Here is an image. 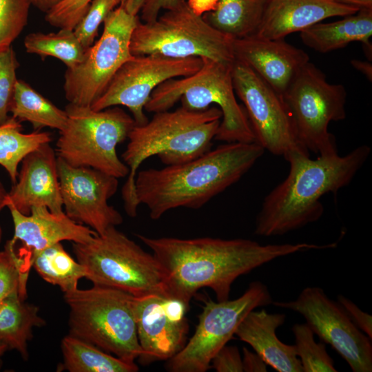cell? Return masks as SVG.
Masks as SVG:
<instances>
[{"instance_id": "5bb4252c", "label": "cell", "mask_w": 372, "mask_h": 372, "mask_svg": "<svg viewBox=\"0 0 372 372\" xmlns=\"http://www.w3.org/2000/svg\"><path fill=\"white\" fill-rule=\"evenodd\" d=\"M274 306L300 313L313 332L331 347L353 372L372 371L371 340L350 320L340 304L319 287L303 289L292 301L272 302Z\"/></svg>"}, {"instance_id": "9c48e42d", "label": "cell", "mask_w": 372, "mask_h": 372, "mask_svg": "<svg viewBox=\"0 0 372 372\" xmlns=\"http://www.w3.org/2000/svg\"><path fill=\"white\" fill-rule=\"evenodd\" d=\"M234 39L209 25L185 0L152 22H141L130 41L133 56L159 54L172 59L207 58L233 64Z\"/></svg>"}, {"instance_id": "d4e9b609", "label": "cell", "mask_w": 372, "mask_h": 372, "mask_svg": "<svg viewBox=\"0 0 372 372\" xmlns=\"http://www.w3.org/2000/svg\"><path fill=\"white\" fill-rule=\"evenodd\" d=\"M267 0H218L202 14L218 31L232 39L254 35L261 23Z\"/></svg>"}, {"instance_id": "d590c367", "label": "cell", "mask_w": 372, "mask_h": 372, "mask_svg": "<svg viewBox=\"0 0 372 372\" xmlns=\"http://www.w3.org/2000/svg\"><path fill=\"white\" fill-rule=\"evenodd\" d=\"M92 0H63L45 12V19L59 29L74 30Z\"/></svg>"}, {"instance_id": "4316f807", "label": "cell", "mask_w": 372, "mask_h": 372, "mask_svg": "<svg viewBox=\"0 0 372 372\" xmlns=\"http://www.w3.org/2000/svg\"><path fill=\"white\" fill-rule=\"evenodd\" d=\"M10 112L20 122L30 123L34 130L50 127L61 131L67 123L65 110L33 89L26 82L17 79Z\"/></svg>"}, {"instance_id": "ee69618b", "label": "cell", "mask_w": 372, "mask_h": 372, "mask_svg": "<svg viewBox=\"0 0 372 372\" xmlns=\"http://www.w3.org/2000/svg\"><path fill=\"white\" fill-rule=\"evenodd\" d=\"M358 8H372V0H333Z\"/></svg>"}, {"instance_id": "52a82bcc", "label": "cell", "mask_w": 372, "mask_h": 372, "mask_svg": "<svg viewBox=\"0 0 372 372\" xmlns=\"http://www.w3.org/2000/svg\"><path fill=\"white\" fill-rule=\"evenodd\" d=\"M69 307V334L129 362L142 350L134 313V296L99 285L63 294Z\"/></svg>"}, {"instance_id": "7a4b0ae2", "label": "cell", "mask_w": 372, "mask_h": 372, "mask_svg": "<svg viewBox=\"0 0 372 372\" xmlns=\"http://www.w3.org/2000/svg\"><path fill=\"white\" fill-rule=\"evenodd\" d=\"M371 147L358 146L344 156H318L292 151L284 158L289 163L286 178L264 198L254 234L282 236L319 220L324 207L320 198L347 186L371 154Z\"/></svg>"}, {"instance_id": "60d3db41", "label": "cell", "mask_w": 372, "mask_h": 372, "mask_svg": "<svg viewBox=\"0 0 372 372\" xmlns=\"http://www.w3.org/2000/svg\"><path fill=\"white\" fill-rule=\"evenodd\" d=\"M146 0H123L121 6L130 14L138 15Z\"/></svg>"}, {"instance_id": "44dd1931", "label": "cell", "mask_w": 372, "mask_h": 372, "mask_svg": "<svg viewBox=\"0 0 372 372\" xmlns=\"http://www.w3.org/2000/svg\"><path fill=\"white\" fill-rule=\"evenodd\" d=\"M360 8L333 0H267L255 36L270 40L284 39L331 17H343Z\"/></svg>"}, {"instance_id": "8992f818", "label": "cell", "mask_w": 372, "mask_h": 372, "mask_svg": "<svg viewBox=\"0 0 372 372\" xmlns=\"http://www.w3.org/2000/svg\"><path fill=\"white\" fill-rule=\"evenodd\" d=\"M76 260L94 285L111 287L134 297L165 294V274L155 256L116 227L83 243L72 242Z\"/></svg>"}, {"instance_id": "836d02e7", "label": "cell", "mask_w": 372, "mask_h": 372, "mask_svg": "<svg viewBox=\"0 0 372 372\" xmlns=\"http://www.w3.org/2000/svg\"><path fill=\"white\" fill-rule=\"evenodd\" d=\"M123 0H92L89 8L74 28V32L85 49L94 43L100 25L108 14L121 5Z\"/></svg>"}, {"instance_id": "5b68a950", "label": "cell", "mask_w": 372, "mask_h": 372, "mask_svg": "<svg viewBox=\"0 0 372 372\" xmlns=\"http://www.w3.org/2000/svg\"><path fill=\"white\" fill-rule=\"evenodd\" d=\"M203 64L195 73L169 79L152 93L145 106L147 112L171 109L178 101L193 111L204 110L215 104L222 118L215 140L225 143H254L255 136L246 111L236 100L232 64L201 58Z\"/></svg>"}, {"instance_id": "7bdbcfd3", "label": "cell", "mask_w": 372, "mask_h": 372, "mask_svg": "<svg viewBox=\"0 0 372 372\" xmlns=\"http://www.w3.org/2000/svg\"><path fill=\"white\" fill-rule=\"evenodd\" d=\"M30 4L39 10L47 12L63 0H29Z\"/></svg>"}, {"instance_id": "30bf717a", "label": "cell", "mask_w": 372, "mask_h": 372, "mask_svg": "<svg viewBox=\"0 0 372 372\" xmlns=\"http://www.w3.org/2000/svg\"><path fill=\"white\" fill-rule=\"evenodd\" d=\"M282 96L302 145L318 156L337 154L335 138L328 126L346 117L343 85L329 83L325 74L309 61Z\"/></svg>"}, {"instance_id": "ffe728a7", "label": "cell", "mask_w": 372, "mask_h": 372, "mask_svg": "<svg viewBox=\"0 0 372 372\" xmlns=\"http://www.w3.org/2000/svg\"><path fill=\"white\" fill-rule=\"evenodd\" d=\"M13 225L12 240L19 242L23 247L19 251L32 256L54 244L64 240L83 243L90 240L96 233L90 227L79 224L65 212L54 213L45 207H34L25 215L13 206L7 205Z\"/></svg>"}, {"instance_id": "bcb514c9", "label": "cell", "mask_w": 372, "mask_h": 372, "mask_svg": "<svg viewBox=\"0 0 372 372\" xmlns=\"http://www.w3.org/2000/svg\"><path fill=\"white\" fill-rule=\"evenodd\" d=\"M8 349V346L0 340V357Z\"/></svg>"}, {"instance_id": "cb8c5ba5", "label": "cell", "mask_w": 372, "mask_h": 372, "mask_svg": "<svg viewBox=\"0 0 372 372\" xmlns=\"http://www.w3.org/2000/svg\"><path fill=\"white\" fill-rule=\"evenodd\" d=\"M39 311L38 307L25 302L19 293L0 302V340L24 360L28 358V343L33 337V329L45 324Z\"/></svg>"}, {"instance_id": "8fae6325", "label": "cell", "mask_w": 372, "mask_h": 372, "mask_svg": "<svg viewBox=\"0 0 372 372\" xmlns=\"http://www.w3.org/2000/svg\"><path fill=\"white\" fill-rule=\"evenodd\" d=\"M140 21L121 5L108 14L99 39L86 49L81 63L67 68L63 90L69 103L91 107L100 98L119 68L133 58L130 41Z\"/></svg>"}, {"instance_id": "f1b7e54d", "label": "cell", "mask_w": 372, "mask_h": 372, "mask_svg": "<svg viewBox=\"0 0 372 372\" xmlns=\"http://www.w3.org/2000/svg\"><path fill=\"white\" fill-rule=\"evenodd\" d=\"M51 141V134L47 132L23 133L21 122L12 116L0 125V165L8 174L12 185L17 181L19 165L24 157Z\"/></svg>"}, {"instance_id": "f546056e", "label": "cell", "mask_w": 372, "mask_h": 372, "mask_svg": "<svg viewBox=\"0 0 372 372\" xmlns=\"http://www.w3.org/2000/svg\"><path fill=\"white\" fill-rule=\"evenodd\" d=\"M27 52L42 58L52 56L61 61L67 68L78 65L86 49L81 45L73 30L60 29L57 32H32L24 39Z\"/></svg>"}, {"instance_id": "2e32d148", "label": "cell", "mask_w": 372, "mask_h": 372, "mask_svg": "<svg viewBox=\"0 0 372 372\" xmlns=\"http://www.w3.org/2000/svg\"><path fill=\"white\" fill-rule=\"evenodd\" d=\"M57 172L65 214L101 234L123 221L108 200L116 192L117 178L88 167H74L57 156Z\"/></svg>"}, {"instance_id": "6da1fadb", "label": "cell", "mask_w": 372, "mask_h": 372, "mask_svg": "<svg viewBox=\"0 0 372 372\" xmlns=\"http://www.w3.org/2000/svg\"><path fill=\"white\" fill-rule=\"evenodd\" d=\"M137 237L152 250L164 270L166 297L187 306L201 288H210L217 301L227 300L239 276L280 257L330 247L329 244L307 242L262 245L243 238H156L140 234Z\"/></svg>"}, {"instance_id": "8d00e7d4", "label": "cell", "mask_w": 372, "mask_h": 372, "mask_svg": "<svg viewBox=\"0 0 372 372\" xmlns=\"http://www.w3.org/2000/svg\"><path fill=\"white\" fill-rule=\"evenodd\" d=\"M211 368L217 372H242V362L237 347L225 345L215 355Z\"/></svg>"}, {"instance_id": "7dc6e473", "label": "cell", "mask_w": 372, "mask_h": 372, "mask_svg": "<svg viewBox=\"0 0 372 372\" xmlns=\"http://www.w3.org/2000/svg\"><path fill=\"white\" fill-rule=\"evenodd\" d=\"M2 236H3V231H2L1 227L0 225V244H1V240H2Z\"/></svg>"}, {"instance_id": "f35d334b", "label": "cell", "mask_w": 372, "mask_h": 372, "mask_svg": "<svg viewBox=\"0 0 372 372\" xmlns=\"http://www.w3.org/2000/svg\"><path fill=\"white\" fill-rule=\"evenodd\" d=\"M185 0H146L141 10L142 22L155 21L162 10H171Z\"/></svg>"}, {"instance_id": "83f0119b", "label": "cell", "mask_w": 372, "mask_h": 372, "mask_svg": "<svg viewBox=\"0 0 372 372\" xmlns=\"http://www.w3.org/2000/svg\"><path fill=\"white\" fill-rule=\"evenodd\" d=\"M31 265L40 277L58 286L63 294L77 289L79 280L85 276L83 267L65 251L61 242L34 254L31 258Z\"/></svg>"}, {"instance_id": "9a60e30c", "label": "cell", "mask_w": 372, "mask_h": 372, "mask_svg": "<svg viewBox=\"0 0 372 372\" xmlns=\"http://www.w3.org/2000/svg\"><path fill=\"white\" fill-rule=\"evenodd\" d=\"M202 64L199 57L172 59L154 54L134 56L119 68L91 107L102 110L125 106L136 125H143L149 120L144 111L153 91L169 79L195 73Z\"/></svg>"}, {"instance_id": "4fadbf2b", "label": "cell", "mask_w": 372, "mask_h": 372, "mask_svg": "<svg viewBox=\"0 0 372 372\" xmlns=\"http://www.w3.org/2000/svg\"><path fill=\"white\" fill-rule=\"evenodd\" d=\"M231 74L236 95L244 105L256 142L277 156L292 151L309 154L298 139L282 95L239 61L233 63Z\"/></svg>"}, {"instance_id": "f6af8a7d", "label": "cell", "mask_w": 372, "mask_h": 372, "mask_svg": "<svg viewBox=\"0 0 372 372\" xmlns=\"http://www.w3.org/2000/svg\"><path fill=\"white\" fill-rule=\"evenodd\" d=\"M8 192L6 190L3 183L0 180V212L6 207Z\"/></svg>"}, {"instance_id": "b9f144b4", "label": "cell", "mask_w": 372, "mask_h": 372, "mask_svg": "<svg viewBox=\"0 0 372 372\" xmlns=\"http://www.w3.org/2000/svg\"><path fill=\"white\" fill-rule=\"evenodd\" d=\"M351 65L357 70L362 72L370 81L372 80V65L369 61H363L358 59L351 61Z\"/></svg>"}, {"instance_id": "d6a6232c", "label": "cell", "mask_w": 372, "mask_h": 372, "mask_svg": "<svg viewBox=\"0 0 372 372\" xmlns=\"http://www.w3.org/2000/svg\"><path fill=\"white\" fill-rule=\"evenodd\" d=\"M29 0H0V52L11 46L27 24Z\"/></svg>"}, {"instance_id": "ac0fdd59", "label": "cell", "mask_w": 372, "mask_h": 372, "mask_svg": "<svg viewBox=\"0 0 372 372\" xmlns=\"http://www.w3.org/2000/svg\"><path fill=\"white\" fill-rule=\"evenodd\" d=\"M17 181L8 192L7 204L28 215L34 207L63 212L57 172V156L50 143L24 157Z\"/></svg>"}, {"instance_id": "d6986e66", "label": "cell", "mask_w": 372, "mask_h": 372, "mask_svg": "<svg viewBox=\"0 0 372 372\" xmlns=\"http://www.w3.org/2000/svg\"><path fill=\"white\" fill-rule=\"evenodd\" d=\"M235 60L251 68L277 92L283 95L309 56L284 39L270 40L255 35L233 41Z\"/></svg>"}, {"instance_id": "7c38bea8", "label": "cell", "mask_w": 372, "mask_h": 372, "mask_svg": "<svg viewBox=\"0 0 372 372\" xmlns=\"http://www.w3.org/2000/svg\"><path fill=\"white\" fill-rule=\"evenodd\" d=\"M267 287L251 282L245 293L233 300H207L198 316L195 332L183 348L168 360L172 372H205L218 351L230 340L246 317L256 308L272 304Z\"/></svg>"}, {"instance_id": "e575fe53", "label": "cell", "mask_w": 372, "mask_h": 372, "mask_svg": "<svg viewBox=\"0 0 372 372\" xmlns=\"http://www.w3.org/2000/svg\"><path fill=\"white\" fill-rule=\"evenodd\" d=\"M19 63L12 46L0 52V125L8 118L15 85Z\"/></svg>"}, {"instance_id": "1f68e13d", "label": "cell", "mask_w": 372, "mask_h": 372, "mask_svg": "<svg viewBox=\"0 0 372 372\" xmlns=\"http://www.w3.org/2000/svg\"><path fill=\"white\" fill-rule=\"evenodd\" d=\"M30 266L17 252L12 240H8L3 250L0 251V302L16 293L25 299Z\"/></svg>"}, {"instance_id": "7402d4cb", "label": "cell", "mask_w": 372, "mask_h": 372, "mask_svg": "<svg viewBox=\"0 0 372 372\" xmlns=\"http://www.w3.org/2000/svg\"><path fill=\"white\" fill-rule=\"evenodd\" d=\"M285 319V313H270L264 309L253 310L240 322L235 335L276 371L303 372L294 344H285L276 335L277 329Z\"/></svg>"}, {"instance_id": "4dcf8cb0", "label": "cell", "mask_w": 372, "mask_h": 372, "mask_svg": "<svg viewBox=\"0 0 372 372\" xmlns=\"http://www.w3.org/2000/svg\"><path fill=\"white\" fill-rule=\"evenodd\" d=\"M295 349L303 372H336L334 362L323 342H316L314 333L306 323H296L291 328Z\"/></svg>"}, {"instance_id": "e0dca14e", "label": "cell", "mask_w": 372, "mask_h": 372, "mask_svg": "<svg viewBox=\"0 0 372 372\" xmlns=\"http://www.w3.org/2000/svg\"><path fill=\"white\" fill-rule=\"evenodd\" d=\"M164 296H134V313L138 342L142 350L138 358L141 364L169 360L185 346L188 333L186 318L168 313Z\"/></svg>"}, {"instance_id": "3957f363", "label": "cell", "mask_w": 372, "mask_h": 372, "mask_svg": "<svg viewBox=\"0 0 372 372\" xmlns=\"http://www.w3.org/2000/svg\"><path fill=\"white\" fill-rule=\"evenodd\" d=\"M256 142L226 143L185 163L137 172L135 192L152 220L178 207L197 209L238 182L263 155Z\"/></svg>"}, {"instance_id": "603a6c76", "label": "cell", "mask_w": 372, "mask_h": 372, "mask_svg": "<svg viewBox=\"0 0 372 372\" xmlns=\"http://www.w3.org/2000/svg\"><path fill=\"white\" fill-rule=\"evenodd\" d=\"M372 8H360L355 14L329 23H318L300 32L302 43L320 53L361 42L367 56L371 54Z\"/></svg>"}, {"instance_id": "ba28073f", "label": "cell", "mask_w": 372, "mask_h": 372, "mask_svg": "<svg viewBox=\"0 0 372 372\" xmlns=\"http://www.w3.org/2000/svg\"><path fill=\"white\" fill-rule=\"evenodd\" d=\"M65 127L59 132L56 156L74 167H92L117 178L129 174L116 147L136 125L124 110L113 106L102 110L68 103Z\"/></svg>"}, {"instance_id": "ab89813d", "label": "cell", "mask_w": 372, "mask_h": 372, "mask_svg": "<svg viewBox=\"0 0 372 372\" xmlns=\"http://www.w3.org/2000/svg\"><path fill=\"white\" fill-rule=\"evenodd\" d=\"M242 358L243 371L245 372H266L267 364L256 352L250 351L247 348L242 349Z\"/></svg>"}, {"instance_id": "484cf974", "label": "cell", "mask_w": 372, "mask_h": 372, "mask_svg": "<svg viewBox=\"0 0 372 372\" xmlns=\"http://www.w3.org/2000/svg\"><path fill=\"white\" fill-rule=\"evenodd\" d=\"M63 362L58 369L69 372H136L135 362H129L105 352L94 344L67 335L61 340Z\"/></svg>"}, {"instance_id": "277c9868", "label": "cell", "mask_w": 372, "mask_h": 372, "mask_svg": "<svg viewBox=\"0 0 372 372\" xmlns=\"http://www.w3.org/2000/svg\"><path fill=\"white\" fill-rule=\"evenodd\" d=\"M143 125H135L121 155L129 174L121 190L126 214L137 215L139 203L135 192V178L140 165L157 155L166 165H177L196 158L211 149L222 118L218 107L193 111L182 106L154 113Z\"/></svg>"}, {"instance_id": "74e56055", "label": "cell", "mask_w": 372, "mask_h": 372, "mask_svg": "<svg viewBox=\"0 0 372 372\" xmlns=\"http://www.w3.org/2000/svg\"><path fill=\"white\" fill-rule=\"evenodd\" d=\"M337 302L343 308L353 324L371 340V316L362 311L354 302L342 295L338 296Z\"/></svg>"}]
</instances>
